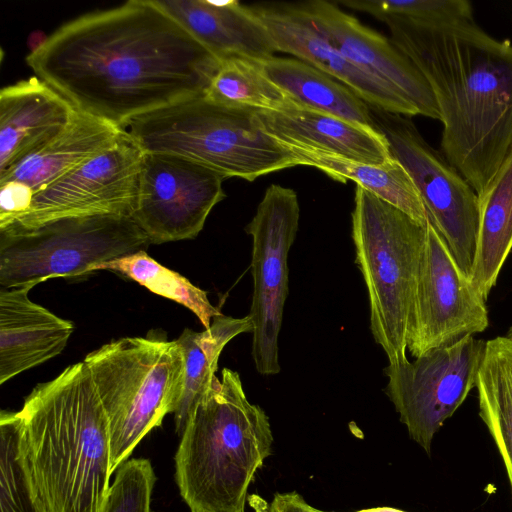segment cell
<instances>
[{"instance_id": "cell-1", "label": "cell", "mask_w": 512, "mask_h": 512, "mask_svg": "<svg viewBox=\"0 0 512 512\" xmlns=\"http://www.w3.org/2000/svg\"><path fill=\"white\" fill-rule=\"evenodd\" d=\"M82 113L122 128L204 96L220 62L154 0H131L71 20L25 59Z\"/></svg>"}, {"instance_id": "cell-2", "label": "cell", "mask_w": 512, "mask_h": 512, "mask_svg": "<svg viewBox=\"0 0 512 512\" xmlns=\"http://www.w3.org/2000/svg\"><path fill=\"white\" fill-rule=\"evenodd\" d=\"M382 22L431 88L443 125L441 154L479 197L512 151V42L475 21L449 28Z\"/></svg>"}, {"instance_id": "cell-3", "label": "cell", "mask_w": 512, "mask_h": 512, "mask_svg": "<svg viewBox=\"0 0 512 512\" xmlns=\"http://www.w3.org/2000/svg\"><path fill=\"white\" fill-rule=\"evenodd\" d=\"M27 460L47 512H103L112 475L104 408L86 364L40 383L20 410Z\"/></svg>"}, {"instance_id": "cell-4", "label": "cell", "mask_w": 512, "mask_h": 512, "mask_svg": "<svg viewBox=\"0 0 512 512\" xmlns=\"http://www.w3.org/2000/svg\"><path fill=\"white\" fill-rule=\"evenodd\" d=\"M175 455V477L191 512H245L247 491L271 453L269 418L246 397L238 372L221 379L193 410Z\"/></svg>"}, {"instance_id": "cell-5", "label": "cell", "mask_w": 512, "mask_h": 512, "mask_svg": "<svg viewBox=\"0 0 512 512\" xmlns=\"http://www.w3.org/2000/svg\"><path fill=\"white\" fill-rule=\"evenodd\" d=\"M254 110L199 96L135 117L121 129L144 152L181 156L225 178L254 181L300 165L287 146L258 126Z\"/></svg>"}, {"instance_id": "cell-6", "label": "cell", "mask_w": 512, "mask_h": 512, "mask_svg": "<svg viewBox=\"0 0 512 512\" xmlns=\"http://www.w3.org/2000/svg\"><path fill=\"white\" fill-rule=\"evenodd\" d=\"M426 224L356 185L351 229L355 263L367 288L371 333L389 364L408 360Z\"/></svg>"}, {"instance_id": "cell-7", "label": "cell", "mask_w": 512, "mask_h": 512, "mask_svg": "<svg viewBox=\"0 0 512 512\" xmlns=\"http://www.w3.org/2000/svg\"><path fill=\"white\" fill-rule=\"evenodd\" d=\"M83 362L107 416L114 473L166 414H174L184 384L183 352L176 340L124 337Z\"/></svg>"}, {"instance_id": "cell-8", "label": "cell", "mask_w": 512, "mask_h": 512, "mask_svg": "<svg viewBox=\"0 0 512 512\" xmlns=\"http://www.w3.org/2000/svg\"><path fill=\"white\" fill-rule=\"evenodd\" d=\"M150 244L131 217L120 215L67 217L28 231L0 233V287L83 276L92 265L146 251Z\"/></svg>"}, {"instance_id": "cell-9", "label": "cell", "mask_w": 512, "mask_h": 512, "mask_svg": "<svg viewBox=\"0 0 512 512\" xmlns=\"http://www.w3.org/2000/svg\"><path fill=\"white\" fill-rule=\"evenodd\" d=\"M376 128L392 157L412 178L428 219L470 279L479 231V199L470 184L421 136L409 117L371 107Z\"/></svg>"}, {"instance_id": "cell-10", "label": "cell", "mask_w": 512, "mask_h": 512, "mask_svg": "<svg viewBox=\"0 0 512 512\" xmlns=\"http://www.w3.org/2000/svg\"><path fill=\"white\" fill-rule=\"evenodd\" d=\"M296 192L271 184L245 232L252 238V358L262 375L278 374V339L288 295V254L299 227Z\"/></svg>"}, {"instance_id": "cell-11", "label": "cell", "mask_w": 512, "mask_h": 512, "mask_svg": "<svg viewBox=\"0 0 512 512\" xmlns=\"http://www.w3.org/2000/svg\"><path fill=\"white\" fill-rule=\"evenodd\" d=\"M468 335L400 364H388L385 392L409 436L430 454L435 435L476 387L485 351Z\"/></svg>"}, {"instance_id": "cell-12", "label": "cell", "mask_w": 512, "mask_h": 512, "mask_svg": "<svg viewBox=\"0 0 512 512\" xmlns=\"http://www.w3.org/2000/svg\"><path fill=\"white\" fill-rule=\"evenodd\" d=\"M144 154L122 130L110 147L36 193L30 210L0 229V233L28 231L67 217H132Z\"/></svg>"}, {"instance_id": "cell-13", "label": "cell", "mask_w": 512, "mask_h": 512, "mask_svg": "<svg viewBox=\"0 0 512 512\" xmlns=\"http://www.w3.org/2000/svg\"><path fill=\"white\" fill-rule=\"evenodd\" d=\"M218 172L187 158L145 152L132 219L151 244L194 239L226 194Z\"/></svg>"}, {"instance_id": "cell-14", "label": "cell", "mask_w": 512, "mask_h": 512, "mask_svg": "<svg viewBox=\"0 0 512 512\" xmlns=\"http://www.w3.org/2000/svg\"><path fill=\"white\" fill-rule=\"evenodd\" d=\"M408 338L415 358L449 346L489 325L486 302L461 272L428 219Z\"/></svg>"}, {"instance_id": "cell-15", "label": "cell", "mask_w": 512, "mask_h": 512, "mask_svg": "<svg viewBox=\"0 0 512 512\" xmlns=\"http://www.w3.org/2000/svg\"><path fill=\"white\" fill-rule=\"evenodd\" d=\"M247 6L266 28L277 52L293 55L329 74L374 109L405 117L419 115L396 89L355 66L335 47L306 1Z\"/></svg>"}, {"instance_id": "cell-16", "label": "cell", "mask_w": 512, "mask_h": 512, "mask_svg": "<svg viewBox=\"0 0 512 512\" xmlns=\"http://www.w3.org/2000/svg\"><path fill=\"white\" fill-rule=\"evenodd\" d=\"M306 4L335 47L350 62L396 89L419 115L440 121V111L428 82L390 39L364 26L336 3L312 0Z\"/></svg>"}, {"instance_id": "cell-17", "label": "cell", "mask_w": 512, "mask_h": 512, "mask_svg": "<svg viewBox=\"0 0 512 512\" xmlns=\"http://www.w3.org/2000/svg\"><path fill=\"white\" fill-rule=\"evenodd\" d=\"M254 119L263 131L286 145L374 165L392 158L389 144L378 129L297 104L282 111L255 109Z\"/></svg>"}, {"instance_id": "cell-18", "label": "cell", "mask_w": 512, "mask_h": 512, "mask_svg": "<svg viewBox=\"0 0 512 512\" xmlns=\"http://www.w3.org/2000/svg\"><path fill=\"white\" fill-rule=\"evenodd\" d=\"M219 62L230 58L263 61L275 56L261 21L237 0H154Z\"/></svg>"}, {"instance_id": "cell-19", "label": "cell", "mask_w": 512, "mask_h": 512, "mask_svg": "<svg viewBox=\"0 0 512 512\" xmlns=\"http://www.w3.org/2000/svg\"><path fill=\"white\" fill-rule=\"evenodd\" d=\"M32 286L0 289V384L60 354L74 331L30 300Z\"/></svg>"}, {"instance_id": "cell-20", "label": "cell", "mask_w": 512, "mask_h": 512, "mask_svg": "<svg viewBox=\"0 0 512 512\" xmlns=\"http://www.w3.org/2000/svg\"><path fill=\"white\" fill-rule=\"evenodd\" d=\"M76 109L37 76L0 91V173L72 121Z\"/></svg>"}, {"instance_id": "cell-21", "label": "cell", "mask_w": 512, "mask_h": 512, "mask_svg": "<svg viewBox=\"0 0 512 512\" xmlns=\"http://www.w3.org/2000/svg\"><path fill=\"white\" fill-rule=\"evenodd\" d=\"M122 129L76 111L56 136L0 173V183L18 181L38 193L86 160L110 147Z\"/></svg>"}, {"instance_id": "cell-22", "label": "cell", "mask_w": 512, "mask_h": 512, "mask_svg": "<svg viewBox=\"0 0 512 512\" xmlns=\"http://www.w3.org/2000/svg\"><path fill=\"white\" fill-rule=\"evenodd\" d=\"M264 74L295 104L377 129L371 107L329 74L293 58L257 61Z\"/></svg>"}, {"instance_id": "cell-23", "label": "cell", "mask_w": 512, "mask_h": 512, "mask_svg": "<svg viewBox=\"0 0 512 512\" xmlns=\"http://www.w3.org/2000/svg\"><path fill=\"white\" fill-rule=\"evenodd\" d=\"M479 199V231L470 282L486 302L512 250V151Z\"/></svg>"}, {"instance_id": "cell-24", "label": "cell", "mask_w": 512, "mask_h": 512, "mask_svg": "<svg viewBox=\"0 0 512 512\" xmlns=\"http://www.w3.org/2000/svg\"><path fill=\"white\" fill-rule=\"evenodd\" d=\"M299 159L300 165L315 167L342 183L354 181L402 210L416 221L426 224L428 214L412 178L394 157L383 164L355 162L314 149L286 145Z\"/></svg>"}, {"instance_id": "cell-25", "label": "cell", "mask_w": 512, "mask_h": 512, "mask_svg": "<svg viewBox=\"0 0 512 512\" xmlns=\"http://www.w3.org/2000/svg\"><path fill=\"white\" fill-rule=\"evenodd\" d=\"M249 315L234 318L223 314L213 318L209 328L196 332L184 329L176 339L184 357V384L174 412L175 430L182 435L199 401L211 388L220 354L226 344L242 333H252Z\"/></svg>"}, {"instance_id": "cell-26", "label": "cell", "mask_w": 512, "mask_h": 512, "mask_svg": "<svg viewBox=\"0 0 512 512\" xmlns=\"http://www.w3.org/2000/svg\"><path fill=\"white\" fill-rule=\"evenodd\" d=\"M475 388L479 416L500 454L512 493V341L506 336L486 342Z\"/></svg>"}, {"instance_id": "cell-27", "label": "cell", "mask_w": 512, "mask_h": 512, "mask_svg": "<svg viewBox=\"0 0 512 512\" xmlns=\"http://www.w3.org/2000/svg\"><path fill=\"white\" fill-rule=\"evenodd\" d=\"M98 270L125 275L151 292L183 305L198 317L205 329L210 327L214 317L222 314L218 307L210 303L206 291L158 263L145 250L92 265L88 273Z\"/></svg>"}, {"instance_id": "cell-28", "label": "cell", "mask_w": 512, "mask_h": 512, "mask_svg": "<svg viewBox=\"0 0 512 512\" xmlns=\"http://www.w3.org/2000/svg\"><path fill=\"white\" fill-rule=\"evenodd\" d=\"M204 97L233 108L282 111L296 105L264 74L257 61L242 58L220 62Z\"/></svg>"}, {"instance_id": "cell-29", "label": "cell", "mask_w": 512, "mask_h": 512, "mask_svg": "<svg viewBox=\"0 0 512 512\" xmlns=\"http://www.w3.org/2000/svg\"><path fill=\"white\" fill-rule=\"evenodd\" d=\"M0 512H47L25 450L20 411L0 414Z\"/></svg>"}, {"instance_id": "cell-30", "label": "cell", "mask_w": 512, "mask_h": 512, "mask_svg": "<svg viewBox=\"0 0 512 512\" xmlns=\"http://www.w3.org/2000/svg\"><path fill=\"white\" fill-rule=\"evenodd\" d=\"M336 4L368 13L380 21L399 18L435 28L474 21L472 5L466 0H341Z\"/></svg>"}, {"instance_id": "cell-31", "label": "cell", "mask_w": 512, "mask_h": 512, "mask_svg": "<svg viewBox=\"0 0 512 512\" xmlns=\"http://www.w3.org/2000/svg\"><path fill=\"white\" fill-rule=\"evenodd\" d=\"M115 472L103 512H152L156 475L150 460L127 459Z\"/></svg>"}, {"instance_id": "cell-32", "label": "cell", "mask_w": 512, "mask_h": 512, "mask_svg": "<svg viewBox=\"0 0 512 512\" xmlns=\"http://www.w3.org/2000/svg\"><path fill=\"white\" fill-rule=\"evenodd\" d=\"M33 190L18 181L0 183V229L27 213L33 202Z\"/></svg>"}, {"instance_id": "cell-33", "label": "cell", "mask_w": 512, "mask_h": 512, "mask_svg": "<svg viewBox=\"0 0 512 512\" xmlns=\"http://www.w3.org/2000/svg\"><path fill=\"white\" fill-rule=\"evenodd\" d=\"M257 512H327L319 510L308 504L303 497L296 492L277 493L271 502L263 501L256 509Z\"/></svg>"}, {"instance_id": "cell-34", "label": "cell", "mask_w": 512, "mask_h": 512, "mask_svg": "<svg viewBox=\"0 0 512 512\" xmlns=\"http://www.w3.org/2000/svg\"><path fill=\"white\" fill-rule=\"evenodd\" d=\"M47 39L48 36H46L42 31H34L31 33L28 38L30 53L35 52L42 47Z\"/></svg>"}, {"instance_id": "cell-35", "label": "cell", "mask_w": 512, "mask_h": 512, "mask_svg": "<svg viewBox=\"0 0 512 512\" xmlns=\"http://www.w3.org/2000/svg\"><path fill=\"white\" fill-rule=\"evenodd\" d=\"M354 512H406L397 508L392 507H377V508H369V509H362Z\"/></svg>"}, {"instance_id": "cell-36", "label": "cell", "mask_w": 512, "mask_h": 512, "mask_svg": "<svg viewBox=\"0 0 512 512\" xmlns=\"http://www.w3.org/2000/svg\"><path fill=\"white\" fill-rule=\"evenodd\" d=\"M506 337H507L510 341H512V326L509 328V330H508V332H507Z\"/></svg>"}, {"instance_id": "cell-37", "label": "cell", "mask_w": 512, "mask_h": 512, "mask_svg": "<svg viewBox=\"0 0 512 512\" xmlns=\"http://www.w3.org/2000/svg\"><path fill=\"white\" fill-rule=\"evenodd\" d=\"M194 512H211V511H194Z\"/></svg>"}]
</instances>
